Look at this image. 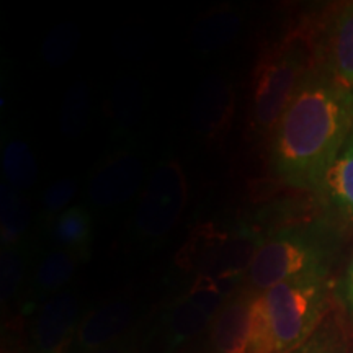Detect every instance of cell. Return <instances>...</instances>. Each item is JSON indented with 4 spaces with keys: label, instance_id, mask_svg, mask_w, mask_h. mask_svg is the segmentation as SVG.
<instances>
[{
    "label": "cell",
    "instance_id": "obj_10",
    "mask_svg": "<svg viewBox=\"0 0 353 353\" xmlns=\"http://www.w3.org/2000/svg\"><path fill=\"white\" fill-rule=\"evenodd\" d=\"M316 65L343 90L353 92V2L335 12L316 46Z\"/></svg>",
    "mask_w": 353,
    "mask_h": 353
},
{
    "label": "cell",
    "instance_id": "obj_18",
    "mask_svg": "<svg viewBox=\"0 0 353 353\" xmlns=\"http://www.w3.org/2000/svg\"><path fill=\"white\" fill-rule=\"evenodd\" d=\"M30 206L21 192L10 185L0 187V242L2 245L23 244L30 226Z\"/></svg>",
    "mask_w": 353,
    "mask_h": 353
},
{
    "label": "cell",
    "instance_id": "obj_3",
    "mask_svg": "<svg viewBox=\"0 0 353 353\" xmlns=\"http://www.w3.org/2000/svg\"><path fill=\"white\" fill-rule=\"evenodd\" d=\"M339 249L341 234L329 221H298L272 229L247 272V285L265 291L298 278L325 276Z\"/></svg>",
    "mask_w": 353,
    "mask_h": 353
},
{
    "label": "cell",
    "instance_id": "obj_6",
    "mask_svg": "<svg viewBox=\"0 0 353 353\" xmlns=\"http://www.w3.org/2000/svg\"><path fill=\"white\" fill-rule=\"evenodd\" d=\"M228 294L224 286L211 276H196L188 291L180 294L162 317V332L169 347L182 345L213 322Z\"/></svg>",
    "mask_w": 353,
    "mask_h": 353
},
{
    "label": "cell",
    "instance_id": "obj_23",
    "mask_svg": "<svg viewBox=\"0 0 353 353\" xmlns=\"http://www.w3.org/2000/svg\"><path fill=\"white\" fill-rule=\"evenodd\" d=\"M79 37H81L79 26L72 21L57 25L44 39L43 59L56 68L65 64L77 50Z\"/></svg>",
    "mask_w": 353,
    "mask_h": 353
},
{
    "label": "cell",
    "instance_id": "obj_25",
    "mask_svg": "<svg viewBox=\"0 0 353 353\" xmlns=\"http://www.w3.org/2000/svg\"><path fill=\"white\" fill-rule=\"evenodd\" d=\"M283 353H342V343L337 330L330 325L321 324L306 341Z\"/></svg>",
    "mask_w": 353,
    "mask_h": 353
},
{
    "label": "cell",
    "instance_id": "obj_13",
    "mask_svg": "<svg viewBox=\"0 0 353 353\" xmlns=\"http://www.w3.org/2000/svg\"><path fill=\"white\" fill-rule=\"evenodd\" d=\"M131 321V307L125 301H110L92 309L82 317L76 347L83 353H95L118 342Z\"/></svg>",
    "mask_w": 353,
    "mask_h": 353
},
{
    "label": "cell",
    "instance_id": "obj_26",
    "mask_svg": "<svg viewBox=\"0 0 353 353\" xmlns=\"http://www.w3.org/2000/svg\"><path fill=\"white\" fill-rule=\"evenodd\" d=\"M337 296L342 301L343 307L347 309L348 316L353 319V252L347 263L345 272L337 281Z\"/></svg>",
    "mask_w": 353,
    "mask_h": 353
},
{
    "label": "cell",
    "instance_id": "obj_12",
    "mask_svg": "<svg viewBox=\"0 0 353 353\" xmlns=\"http://www.w3.org/2000/svg\"><path fill=\"white\" fill-rule=\"evenodd\" d=\"M79 262L81 259L76 255L59 249L44 255L26 286L21 311L25 314H34L48 299L64 291L65 285L76 275Z\"/></svg>",
    "mask_w": 353,
    "mask_h": 353
},
{
    "label": "cell",
    "instance_id": "obj_8",
    "mask_svg": "<svg viewBox=\"0 0 353 353\" xmlns=\"http://www.w3.org/2000/svg\"><path fill=\"white\" fill-rule=\"evenodd\" d=\"M143 176V162L136 154H113L100 162L92 175L87 188L88 200L99 208H114L138 193Z\"/></svg>",
    "mask_w": 353,
    "mask_h": 353
},
{
    "label": "cell",
    "instance_id": "obj_27",
    "mask_svg": "<svg viewBox=\"0 0 353 353\" xmlns=\"http://www.w3.org/2000/svg\"><path fill=\"white\" fill-rule=\"evenodd\" d=\"M95 353H132V348L128 342L118 341V342L112 343V345L101 348V350L95 352Z\"/></svg>",
    "mask_w": 353,
    "mask_h": 353
},
{
    "label": "cell",
    "instance_id": "obj_19",
    "mask_svg": "<svg viewBox=\"0 0 353 353\" xmlns=\"http://www.w3.org/2000/svg\"><path fill=\"white\" fill-rule=\"evenodd\" d=\"M2 167L7 182L19 192L32 188L37 182L38 165L30 145L23 139L10 138L2 149Z\"/></svg>",
    "mask_w": 353,
    "mask_h": 353
},
{
    "label": "cell",
    "instance_id": "obj_15",
    "mask_svg": "<svg viewBox=\"0 0 353 353\" xmlns=\"http://www.w3.org/2000/svg\"><path fill=\"white\" fill-rule=\"evenodd\" d=\"M228 237V228L213 223L201 224L188 236L185 245L176 255V263L183 270L195 272L196 276H210Z\"/></svg>",
    "mask_w": 353,
    "mask_h": 353
},
{
    "label": "cell",
    "instance_id": "obj_9",
    "mask_svg": "<svg viewBox=\"0 0 353 353\" xmlns=\"http://www.w3.org/2000/svg\"><path fill=\"white\" fill-rule=\"evenodd\" d=\"M259 291L250 285L228 294L211 322V343L216 353H249L252 312Z\"/></svg>",
    "mask_w": 353,
    "mask_h": 353
},
{
    "label": "cell",
    "instance_id": "obj_7",
    "mask_svg": "<svg viewBox=\"0 0 353 353\" xmlns=\"http://www.w3.org/2000/svg\"><path fill=\"white\" fill-rule=\"evenodd\" d=\"M81 304L76 291L64 290L34 312L30 353H69L81 327Z\"/></svg>",
    "mask_w": 353,
    "mask_h": 353
},
{
    "label": "cell",
    "instance_id": "obj_2",
    "mask_svg": "<svg viewBox=\"0 0 353 353\" xmlns=\"http://www.w3.org/2000/svg\"><path fill=\"white\" fill-rule=\"evenodd\" d=\"M332 288L330 276H306L259 291L249 353H283L321 325Z\"/></svg>",
    "mask_w": 353,
    "mask_h": 353
},
{
    "label": "cell",
    "instance_id": "obj_5",
    "mask_svg": "<svg viewBox=\"0 0 353 353\" xmlns=\"http://www.w3.org/2000/svg\"><path fill=\"white\" fill-rule=\"evenodd\" d=\"M188 200V183L176 161L161 162L149 176L134 214V231L145 241L165 237Z\"/></svg>",
    "mask_w": 353,
    "mask_h": 353
},
{
    "label": "cell",
    "instance_id": "obj_20",
    "mask_svg": "<svg viewBox=\"0 0 353 353\" xmlns=\"http://www.w3.org/2000/svg\"><path fill=\"white\" fill-rule=\"evenodd\" d=\"M239 26L241 19L236 13L231 10L218 12L211 19L200 21L193 32V43L200 50H214L221 44L231 41L239 32Z\"/></svg>",
    "mask_w": 353,
    "mask_h": 353
},
{
    "label": "cell",
    "instance_id": "obj_22",
    "mask_svg": "<svg viewBox=\"0 0 353 353\" xmlns=\"http://www.w3.org/2000/svg\"><path fill=\"white\" fill-rule=\"evenodd\" d=\"M88 105H90V97H88L87 83L77 82L70 85L64 97L59 118L61 132L65 138L76 139L83 131L88 118Z\"/></svg>",
    "mask_w": 353,
    "mask_h": 353
},
{
    "label": "cell",
    "instance_id": "obj_24",
    "mask_svg": "<svg viewBox=\"0 0 353 353\" xmlns=\"http://www.w3.org/2000/svg\"><path fill=\"white\" fill-rule=\"evenodd\" d=\"M77 193V182L72 176H63L56 180L43 195V208L46 216L56 218L63 211L70 208L69 203Z\"/></svg>",
    "mask_w": 353,
    "mask_h": 353
},
{
    "label": "cell",
    "instance_id": "obj_16",
    "mask_svg": "<svg viewBox=\"0 0 353 353\" xmlns=\"http://www.w3.org/2000/svg\"><path fill=\"white\" fill-rule=\"evenodd\" d=\"M317 193L335 213L353 221V131L325 174Z\"/></svg>",
    "mask_w": 353,
    "mask_h": 353
},
{
    "label": "cell",
    "instance_id": "obj_4",
    "mask_svg": "<svg viewBox=\"0 0 353 353\" xmlns=\"http://www.w3.org/2000/svg\"><path fill=\"white\" fill-rule=\"evenodd\" d=\"M316 64V46L301 34L286 38L260 57L254 70L249 130L270 138L281 114Z\"/></svg>",
    "mask_w": 353,
    "mask_h": 353
},
{
    "label": "cell",
    "instance_id": "obj_17",
    "mask_svg": "<svg viewBox=\"0 0 353 353\" xmlns=\"http://www.w3.org/2000/svg\"><path fill=\"white\" fill-rule=\"evenodd\" d=\"M51 239L56 249L74 254L81 260L88 257L92 245V216L85 206H70L56 216L51 226Z\"/></svg>",
    "mask_w": 353,
    "mask_h": 353
},
{
    "label": "cell",
    "instance_id": "obj_11",
    "mask_svg": "<svg viewBox=\"0 0 353 353\" xmlns=\"http://www.w3.org/2000/svg\"><path fill=\"white\" fill-rule=\"evenodd\" d=\"M267 236L268 231L257 221L241 219L231 224L228 228L226 242L210 276L224 286L232 283L244 273L247 275Z\"/></svg>",
    "mask_w": 353,
    "mask_h": 353
},
{
    "label": "cell",
    "instance_id": "obj_14",
    "mask_svg": "<svg viewBox=\"0 0 353 353\" xmlns=\"http://www.w3.org/2000/svg\"><path fill=\"white\" fill-rule=\"evenodd\" d=\"M234 110L231 83L221 77H211L201 87L193 108V123L201 134L216 138L226 130Z\"/></svg>",
    "mask_w": 353,
    "mask_h": 353
},
{
    "label": "cell",
    "instance_id": "obj_21",
    "mask_svg": "<svg viewBox=\"0 0 353 353\" xmlns=\"http://www.w3.org/2000/svg\"><path fill=\"white\" fill-rule=\"evenodd\" d=\"M26 247L23 244L2 245L0 249V294L6 304L15 298L26 275Z\"/></svg>",
    "mask_w": 353,
    "mask_h": 353
},
{
    "label": "cell",
    "instance_id": "obj_1",
    "mask_svg": "<svg viewBox=\"0 0 353 353\" xmlns=\"http://www.w3.org/2000/svg\"><path fill=\"white\" fill-rule=\"evenodd\" d=\"M352 131V92L314 64L270 136L273 174L288 187L317 193Z\"/></svg>",
    "mask_w": 353,
    "mask_h": 353
},
{
    "label": "cell",
    "instance_id": "obj_28",
    "mask_svg": "<svg viewBox=\"0 0 353 353\" xmlns=\"http://www.w3.org/2000/svg\"><path fill=\"white\" fill-rule=\"evenodd\" d=\"M352 99H353V92H352Z\"/></svg>",
    "mask_w": 353,
    "mask_h": 353
}]
</instances>
